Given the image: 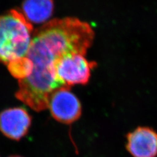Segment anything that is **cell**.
Masks as SVG:
<instances>
[{
  "label": "cell",
  "mask_w": 157,
  "mask_h": 157,
  "mask_svg": "<svg viewBox=\"0 0 157 157\" xmlns=\"http://www.w3.org/2000/svg\"><path fill=\"white\" fill-rule=\"evenodd\" d=\"M70 88L67 86L58 88L52 94L48 107L54 119L66 124L77 121L82 113L81 102Z\"/></svg>",
  "instance_id": "4"
},
{
  "label": "cell",
  "mask_w": 157,
  "mask_h": 157,
  "mask_svg": "<svg viewBox=\"0 0 157 157\" xmlns=\"http://www.w3.org/2000/svg\"><path fill=\"white\" fill-rule=\"evenodd\" d=\"M126 137V149L133 157L157 156V133L151 128H137Z\"/></svg>",
  "instance_id": "6"
},
{
  "label": "cell",
  "mask_w": 157,
  "mask_h": 157,
  "mask_svg": "<svg viewBox=\"0 0 157 157\" xmlns=\"http://www.w3.org/2000/svg\"><path fill=\"white\" fill-rule=\"evenodd\" d=\"M96 65L95 62H88L84 55L70 54L56 60V74L65 86L86 85L90 79L91 70Z\"/></svg>",
  "instance_id": "3"
},
{
  "label": "cell",
  "mask_w": 157,
  "mask_h": 157,
  "mask_svg": "<svg viewBox=\"0 0 157 157\" xmlns=\"http://www.w3.org/2000/svg\"><path fill=\"white\" fill-rule=\"evenodd\" d=\"M54 7L53 0H24L22 13L31 24H41L51 17Z\"/></svg>",
  "instance_id": "7"
},
{
  "label": "cell",
  "mask_w": 157,
  "mask_h": 157,
  "mask_svg": "<svg viewBox=\"0 0 157 157\" xmlns=\"http://www.w3.org/2000/svg\"><path fill=\"white\" fill-rule=\"evenodd\" d=\"M33 26L22 11L11 9L0 15V62L8 65L26 57L32 41Z\"/></svg>",
  "instance_id": "2"
},
{
  "label": "cell",
  "mask_w": 157,
  "mask_h": 157,
  "mask_svg": "<svg viewBox=\"0 0 157 157\" xmlns=\"http://www.w3.org/2000/svg\"><path fill=\"white\" fill-rule=\"evenodd\" d=\"M32 121L24 108H10L0 113V131L9 138L19 141L28 133Z\"/></svg>",
  "instance_id": "5"
},
{
  "label": "cell",
  "mask_w": 157,
  "mask_h": 157,
  "mask_svg": "<svg viewBox=\"0 0 157 157\" xmlns=\"http://www.w3.org/2000/svg\"><path fill=\"white\" fill-rule=\"evenodd\" d=\"M9 157H22V156H18V155H13V156H9Z\"/></svg>",
  "instance_id": "9"
},
{
  "label": "cell",
  "mask_w": 157,
  "mask_h": 157,
  "mask_svg": "<svg viewBox=\"0 0 157 157\" xmlns=\"http://www.w3.org/2000/svg\"><path fill=\"white\" fill-rule=\"evenodd\" d=\"M94 37L90 24L77 18L54 19L37 29L27 55L33 70L18 81L16 98L35 111L45 110L53 93L65 86L56 74V60L70 54L85 56Z\"/></svg>",
  "instance_id": "1"
},
{
  "label": "cell",
  "mask_w": 157,
  "mask_h": 157,
  "mask_svg": "<svg viewBox=\"0 0 157 157\" xmlns=\"http://www.w3.org/2000/svg\"><path fill=\"white\" fill-rule=\"evenodd\" d=\"M11 74L19 80L28 77L33 70V63L29 58L24 57L9 63L7 65Z\"/></svg>",
  "instance_id": "8"
}]
</instances>
